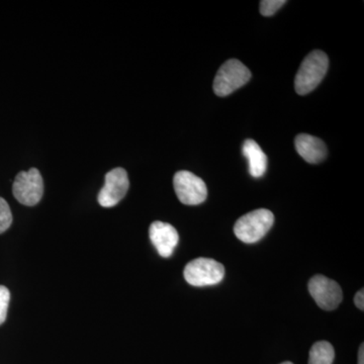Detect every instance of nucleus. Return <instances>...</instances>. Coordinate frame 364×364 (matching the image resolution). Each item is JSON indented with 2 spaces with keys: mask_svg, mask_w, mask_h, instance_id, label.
I'll return each mask as SVG.
<instances>
[{
  "mask_svg": "<svg viewBox=\"0 0 364 364\" xmlns=\"http://www.w3.org/2000/svg\"><path fill=\"white\" fill-rule=\"evenodd\" d=\"M329 67V59L324 52L320 50L311 52L301 62L296 79L294 90L299 95L312 92L325 77Z\"/></svg>",
  "mask_w": 364,
  "mask_h": 364,
  "instance_id": "1",
  "label": "nucleus"
},
{
  "mask_svg": "<svg viewBox=\"0 0 364 364\" xmlns=\"http://www.w3.org/2000/svg\"><path fill=\"white\" fill-rule=\"evenodd\" d=\"M274 215L267 208H258L242 215L234 226V233L239 240L252 244L261 240L272 229Z\"/></svg>",
  "mask_w": 364,
  "mask_h": 364,
  "instance_id": "2",
  "label": "nucleus"
},
{
  "mask_svg": "<svg viewBox=\"0 0 364 364\" xmlns=\"http://www.w3.org/2000/svg\"><path fill=\"white\" fill-rule=\"evenodd\" d=\"M251 72L237 59L228 60L218 71L214 91L218 97H227L250 80Z\"/></svg>",
  "mask_w": 364,
  "mask_h": 364,
  "instance_id": "3",
  "label": "nucleus"
},
{
  "mask_svg": "<svg viewBox=\"0 0 364 364\" xmlns=\"http://www.w3.org/2000/svg\"><path fill=\"white\" fill-rule=\"evenodd\" d=\"M184 279L191 286L208 287L220 284L225 277V267L210 258H196L184 268Z\"/></svg>",
  "mask_w": 364,
  "mask_h": 364,
  "instance_id": "4",
  "label": "nucleus"
},
{
  "mask_svg": "<svg viewBox=\"0 0 364 364\" xmlns=\"http://www.w3.org/2000/svg\"><path fill=\"white\" fill-rule=\"evenodd\" d=\"M13 193L21 205L28 207L37 205L44 195V181L39 170L32 168L20 172L14 179Z\"/></svg>",
  "mask_w": 364,
  "mask_h": 364,
  "instance_id": "5",
  "label": "nucleus"
},
{
  "mask_svg": "<svg viewBox=\"0 0 364 364\" xmlns=\"http://www.w3.org/2000/svg\"><path fill=\"white\" fill-rule=\"evenodd\" d=\"M174 191L183 205H198L207 200L208 188L200 177L191 172H176L173 177Z\"/></svg>",
  "mask_w": 364,
  "mask_h": 364,
  "instance_id": "6",
  "label": "nucleus"
},
{
  "mask_svg": "<svg viewBox=\"0 0 364 364\" xmlns=\"http://www.w3.org/2000/svg\"><path fill=\"white\" fill-rule=\"evenodd\" d=\"M309 291L317 305L325 311L338 308L343 299L341 287L324 275H315L309 282Z\"/></svg>",
  "mask_w": 364,
  "mask_h": 364,
  "instance_id": "7",
  "label": "nucleus"
},
{
  "mask_svg": "<svg viewBox=\"0 0 364 364\" xmlns=\"http://www.w3.org/2000/svg\"><path fill=\"white\" fill-rule=\"evenodd\" d=\"M130 186L126 170L117 167L107 172L104 188L98 193L97 200L102 207L112 208L123 200Z\"/></svg>",
  "mask_w": 364,
  "mask_h": 364,
  "instance_id": "8",
  "label": "nucleus"
},
{
  "mask_svg": "<svg viewBox=\"0 0 364 364\" xmlns=\"http://www.w3.org/2000/svg\"><path fill=\"white\" fill-rule=\"evenodd\" d=\"M150 240L160 256L168 258L178 244L179 236L176 228L168 223L156 221L149 228Z\"/></svg>",
  "mask_w": 364,
  "mask_h": 364,
  "instance_id": "9",
  "label": "nucleus"
},
{
  "mask_svg": "<svg viewBox=\"0 0 364 364\" xmlns=\"http://www.w3.org/2000/svg\"><path fill=\"white\" fill-rule=\"evenodd\" d=\"M299 156L311 164L322 162L327 156V148L322 140L308 134H299L294 140Z\"/></svg>",
  "mask_w": 364,
  "mask_h": 364,
  "instance_id": "10",
  "label": "nucleus"
},
{
  "mask_svg": "<svg viewBox=\"0 0 364 364\" xmlns=\"http://www.w3.org/2000/svg\"><path fill=\"white\" fill-rule=\"evenodd\" d=\"M243 155L248 160L249 172L255 178L264 176L267 168V156L260 146L254 140H246L243 144Z\"/></svg>",
  "mask_w": 364,
  "mask_h": 364,
  "instance_id": "11",
  "label": "nucleus"
},
{
  "mask_svg": "<svg viewBox=\"0 0 364 364\" xmlns=\"http://www.w3.org/2000/svg\"><path fill=\"white\" fill-rule=\"evenodd\" d=\"M335 351L332 344L327 341L316 342L310 350L309 364H333Z\"/></svg>",
  "mask_w": 364,
  "mask_h": 364,
  "instance_id": "12",
  "label": "nucleus"
},
{
  "mask_svg": "<svg viewBox=\"0 0 364 364\" xmlns=\"http://www.w3.org/2000/svg\"><path fill=\"white\" fill-rule=\"evenodd\" d=\"M13 223L11 208L4 198H0V234L4 233Z\"/></svg>",
  "mask_w": 364,
  "mask_h": 364,
  "instance_id": "13",
  "label": "nucleus"
},
{
  "mask_svg": "<svg viewBox=\"0 0 364 364\" xmlns=\"http://www.w3.org/2000/svg\"><path fill=\"white\" fill-rule=\"evenodd\" d=\"M286 4V0H262L260 2V14L263 16H272Z\"/></svg>",
  "mask_w": 364,
  "mask_h": 364,
  "instance_id": "14",
  "label": "nucleus"
},
{
  "mask_svg": "<svg viewBox=\"0 0 364 364\" xmlns=\"http://www.w3.org/2000/svg\"><path fill=\"white\" fill-rule=\"evenodd\" d=\"M11 293L6 287L0 286V325L4 324L6 320L7 310H9Z\"/></svg>",
  "mask_w": 364,
  "mask_h": 364,
  "instance_id": "15",
  "label": "nucleus"
},
{
  "mask_svg": "<svg viewBox=\"0 0 364 364\" xmlns=\"http://www.w3.org/2000/svg\"><path fill=\"white\" fill-rule=\"evenodd\" d=\"M354 304L358 306L359 310H364V291L363 289H360V291L356 293L355 296H354Z\"/></svg>",
  "mask_w": 364,
  "mask_h": 364,
  "instance_id": "16",
  "label": "nucleus"
},
{
  "mask_svg": "<svg viewBox=\"0 0 364 364\" xmlns=\"http://www.w3.org/2000/svg\"><path fill=\"white\" fill-rule=\"evenodd\" d=\"M358 364H364V346H363V343L360 345V347H359Z\"/></svg>",
  "mask_w": 364,
  "mask_h": 364,
  "instance_id": "17",
  "label": "nucleus"
},
{
  "mask_svg": "<svg viewBox=\"0 0 364 364\" xmlns=\"http://www.w3.org/2000/svg\"><path fill=\"white\" fill-rule=\"evenodd\" d=\"M280 364H294L293 363H291V361H284V363H280Z\"/></svg>",
  "mask_w": 364,
  "mask_h": 364,
  "instance_id": "18",
  "label": "nucleus"
}]
</instances>
